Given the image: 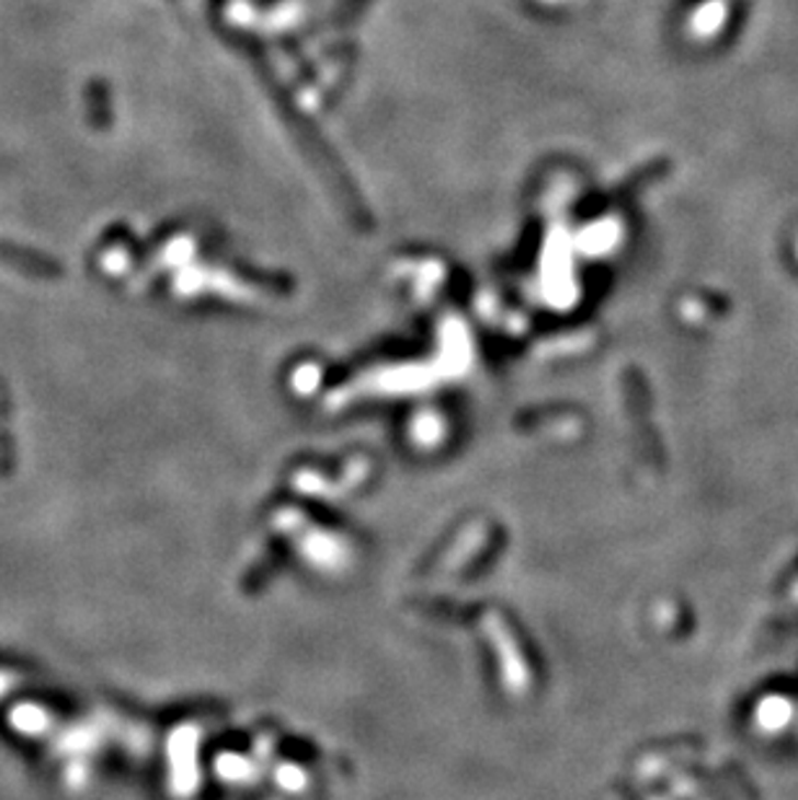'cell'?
Masks as SVG:
<instances>
[{
  "instance_id": "obj_2",
  "label": "cell",
  "mask_w": 798,
  "mask_h": 800,
  "mask_svg": "<svg viewBox=\"0 0 798 800\" xmlns=\"http://www.w3.org/2000/svg\"><path fill=\"white\" fill-rule=\"evenodd\" d=\"M86 117L94 130H106L112 125V106L104 81H91L86 85Z\"/></svg>"
},
{
  "instance_id": "obj_1",
  "label": "cell",
  "mask_w": 798,
  "mask_h": 800,
  "mask_svg": "<svg viewBox=\"0 0 798 800\" xmlns=\"http://www.w3.org/2000/svg\"><path fill=\"white\" fill-rule=\"evenodd\" d=\"M0 262L19 270L29 277H62V264L53 256L37 252V249L19 247L16 241L0 239Z\"/></svg>"
}]
</instances>
